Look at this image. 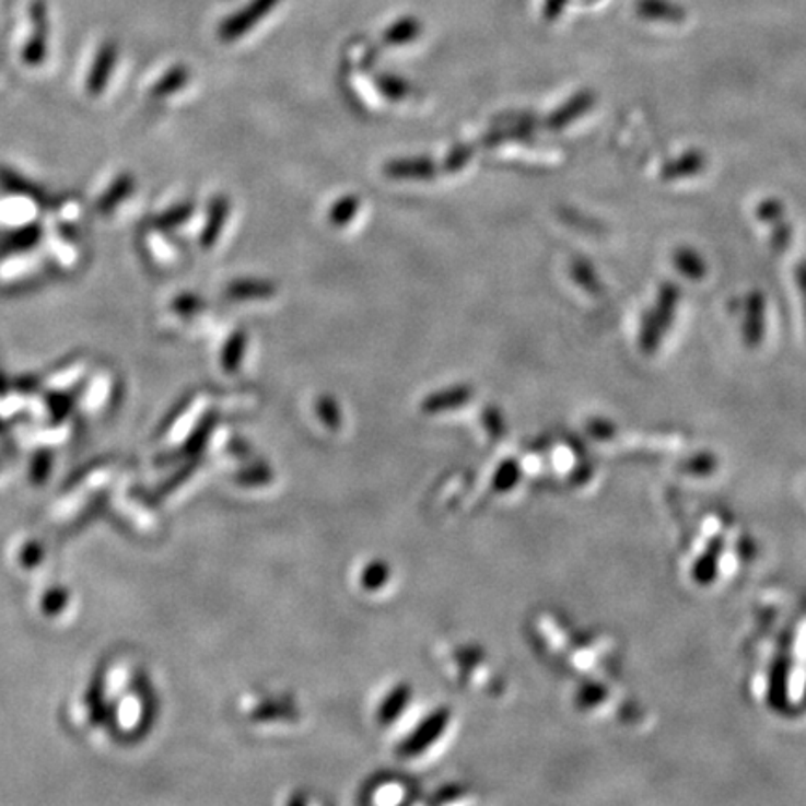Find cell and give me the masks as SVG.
Listing matches in <instances>:
<instances>
[{"instance_id":"cell-1","label":"cell","mask_w":806,"mask_h":806,"mask_svg":"<svg viewBox=\"0 0 806 806\" xmlns=\"http://www.w3.org/2000/svg\"><path fill=\"white\" fill-rule=\"evenodd\" d=\"M280 0H253L242 13H237L234 20H230L226 23V31L224 34L229 38H235V36H242L247 33L250 26L258 25L267 13L273 12L274 8L279 7Z\"/></svg>"},{"instance_id":"cell-2","label":"cell","mask_w":806,"mask_h":806,"mask_svg":"<svg viewBox=\"0 0 806 806\" xmlns=\"http://www.w3.org/2000/svg\"><path fill=\"white\" fill-rule=\"evenodd\" d=\"M806 687V622L801 623L795 639V665L787 679V697L792 704H799Z\"/></svg>"},{"instance_id":"cell-3","label":"cell","mask_w":806,"mask_h":806,"mask_svg":"<svg viewBox=\"0 0 806 806\" xmlns=\"http://www.w3.org/2000/svg\"><path fill=\"white\" fill-rule=\"evenodd\" d=\"M636 13L642 20L679 23L686 20V10L673 0H636Z\"/></svg>"},{"instance_id":"cell-4","label":"cell","mask_w":806,"mask_h":806,"mask_svg":"<svg viewBox=\"0 0 806 806\" xmlns=\"http://www.w3.org/2000/svg\"><path fill=\"white\" fill-rule=\"evenodd\" d=\"M422 34V23L414 15H404L400 20L394 21L383 34V42L390 47H401V45L411 44Z\"/></svg>"},{"instance_id":"cell-5","label":"cell","mask_w":806,"mask_h":806,"mask_svg":"<svg viewBox=\"0 0 806 806\" xmlns=\"http://www.w3.org/2000/svg\"><path fill=\"white\" fill-rule=\"evenodd\" d=\"M432 172V163L422 160V157L394 161L387 166V174H390L394 178H430Z\"/></svg>"},{"instance_id":"cell-6","label":"cell","mask_w":806,"mask_h":806,"mask_svg":"<svg viewBox=\"0 0 806 806\" xmlns=\"http://www.w3.org/2000/svg\"><path fill=\"white\" fill-rule=\"evenodd\" d=\"M377 86L390 100H401L409 94V84L406 79L394 75V73H382V77L377 79Z\"/></svg>"},{"instance_id":"cell-7","label":"cell","mask_w":806,"mask_h":806,"mask_svg":"<svg viewBox=\"0 0 806 806\" xmlns=\"http://www.w3.org/2000/svg\"><path fill=\"white\" fill-rule=\"evenodd\" d=\"M357 208H359V200H357L355 197L342 198V200H338L337 206L332 208L330 221L337 224V226H346V223H350L351 217L355 215Z\"/></svg>"},{"instance_id":"cell-8","label":"cell","mask_w":806,"mask_h":806,"mask_svg":"<svg viewBox=\"0 0 806 806\" xmlns=\"http://www.w3.org/2000/svg\"><path fill=\"white\" fill-rule=\"evenodd\" d=\"M565 7H568V0H544V17L547 21H557Z\"/></svg>"},{"instance_id":"cell-9","label":"cell","mask_w":806,"mask_h":806,"mask_svg":"<svg viewBox=\"0 0 806 806\" xmlns=\"http://www.w3.org/2000/svg\"><path fill=\"white\" fill-rule=\"evenodd\" d=\"M469 148H457L456 152L452 153L451 160H446V166H448L451 171L462 168V166H465V163H467V160H469Z\"/></svg>"}]
</instances>
